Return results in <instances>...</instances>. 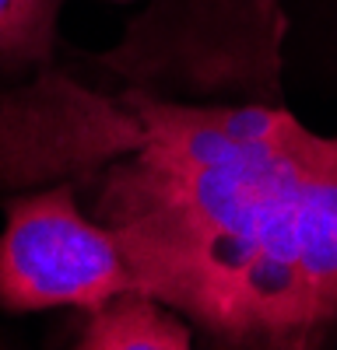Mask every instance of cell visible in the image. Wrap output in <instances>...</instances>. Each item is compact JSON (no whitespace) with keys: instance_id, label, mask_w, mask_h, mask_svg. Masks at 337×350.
<instances>
[{"instance_id":"4","label":"cell","mask_w":337,"mask_h":350,"mask_svg":"<svg viewBox=\"0 0 337 350\" xmlns=\"http://www.w3.org/2000/svg\"><path fill=\"white\" fill-rule=\"evenodd\" d=\"M190 343L193 333L179 312L145 291H123L92 308L77 333V347L84 350H186Z\"/></svg>"},{"instance_id":"2","label":"cell","mask_w":337,"mask_h":350,"mask_svg":"<svg viewBox=\"0 0 337 350\" xmlns=\"http://www.w3.org/2000/svg\"><path fill=\"white\" fill-rule=\"evenodd\" d=\"M281 0H158L140 14L105 67L127 81L197 92H253L274 102L281 88Z\"/></svg>"},{"instance_id":"1","label":"cell","mask_w":337,"mask_h":350,"mask_svg":"<svg viewBox=\"0 0 337 350\" xmlns=\"http://www.w3.org/2000/svg\"><path fill=\"white\" fill-rule=\"evenodd\" d=\"M64 175L120 242L137 291L225 347L337 333V137L274 102L99 95L42 70L0 98V179Z\"/></svg>"},{"instance_id":"3","label":"cell","mask_w":337,"mask_h":350,"mask_svg":"<svg viewBox=\"0 0 337 350\" xmlns=\"http://www.w3.org/2000/svg\"><path fill=\"white\" fill-rule=\"evenodd\" d=\"M137 291L120 242L77 207V186L56 183L8 203L0 231V308H84Z\"/></svg>"},{"instance_id":"5","label":"cell","mask_w":337,"mask_h":350,"mask_svg":"<svg viewBox=\"0 0 337 350\" xmlns=\"http://www.w3.org/2000/svg\"><path fill=\"white\" fill-rule=\"evenodd\" d=\"M60 0H0V67L49 64Z\"/></svg>"}]
</instances>
